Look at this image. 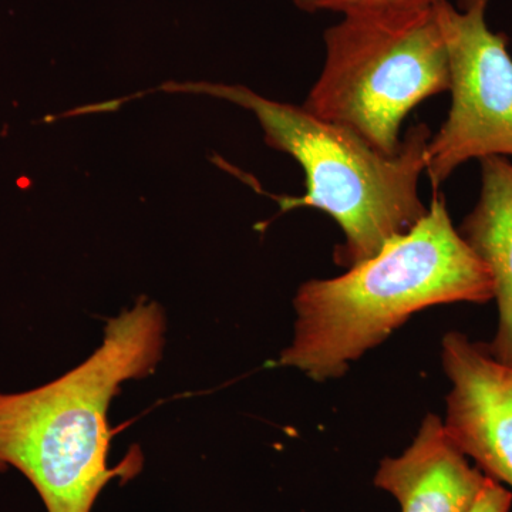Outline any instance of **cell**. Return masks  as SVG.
I'll list each match as a JSON object with an SVG mask.
<instances>
[{
  "label": "cell",
  "instance_id": "obj_9",
  "mask_svg": "<svg viewBox=\"0 0 512 512\" xmlns=\"http://www.w3.org/2000/svg\"><path fill=\"white\" fill-rule=\"evenodd\" d=\"M441 0H293L306 13L333 12L340 15L366 12H414L433 9Z\"/></svg>",
  "mask_w": 512,
  "mask_h": 512
},
{
  "label": "cell",
  "instance_id": "obj_4",
  "mask_svg": "<svg viewBox=\"0 0 512 512\" xmlns=\"http://www.w3.org/2000/svg\"><path fill=\"white\" fill-rule=\"evenodd\" d=\"M323 42L325 63L302 106L387 156L402 146L410 111L450 90L434 8L343 15L325 30Z\"/></svg>",
  "mask_w": 512,
  "mask_h": 512
},
{
  "label": "cell",
  "instance_id": "obj_10",
  "mask_svg": "<svg viewBox=\"0 0 512 512\" xmlns=\"http://www.w3.org/2000/svg\"><path fill=\"white\" fill-rule=\"evenodd\" d=\"M512 494L507 487L487 478L483 490L467 512H510Z\"/></svg>",
  "mask_w": 512,
  "mask_h": 512
},
{
  "label": "cell",
  "instance_id": "obj_7",
  "mask_svg": "<svg viewBox=\"0 0 512 512\" xmlns=\"http://www.w3.org/2000/svg\"><path fill=\"white\" fill-rule=\"evenodd\" d=\"M487 478L454 446L443 420L430 413L402 456L380 463L375 485L392 494L402 512H467Z\"/></svg>",
  "mask_w": 512,
  "mask_h": 512
},
{
  "label": "cell",
  "instance_id": "obj_3",
  "mask_svg": "<svg viewBox=\"0 0 512 512\" xmlns=\"http://www.w3.org/2000/svg\"><path fill=\"white\" fill-rule=\"evenodd\" d=\"M160 90L202 94L251 111L265 143L289 154L305 173L302 197H274L279 215L315 208L338 222L345 241L335 248L333 261L342 268L373 258L429 211L419 192L433 134L427 124L410 128L399 151L387 156L349 128L320 119L303 106L266 99L241 84L170 82Z\"/></svg>",
  "mask_w": 512,
  "mask_h": 512
},
{
  "label": "cell",
  "instance_id": "obj_5",
  "mask_svg": "<svg viewBox=\"0 0 512 512\" xmlns=\"http://www.w3.org/2000/svg\"><path fill=\"white\" fill-rule=\"evenodd\" d=\"M490 0L434 6L450 67L451 106L431 134L426 174L439 192L458 167L487 157L512 158V56L507 35L487 25Z\"/></svg>",
  "mask_w": 512,
  "mask_h": 512
},
{
  "label": "cell",
  "instance_id": "obj_6",
  "mask_svg": "<svg viewBox=\"0 0 512 512\" xmlns=\"http://www.w3.org/2000/svg\"><path fill=\"white\" fill-rule=\"evenodd\" d=\"M441 360L450 393L444 430L474 466L512 490V365L464 333H446Z\"/></svg>",
  "mask_w": 512,
  "mask_h": 512
},
{
  "label": "cell",
  "instance_id": "obj_1",
  "mask_svg": "<svg viewBox=\"0 0 512 512\" xmlns=\"http://www.w3.org/2000/svg\"><path fill=\"white\" fill-rule=\"evenodd\" d=\"M165 329L163 308L141 298L107 322L103 343L82 365L35 389L0 392V473L28 478L47 512H92L111 480L137 476L138 450L107 464V412L121 384L157 369Z\"/></svg>",
  "mask_w": 512,
  "mask_h": 512
},
{
  "label": "cell",
  "instance_id": "obj_2",
  "mask_svg": "<svg viewBox=\"0 0 512 512\" xmlns=\"http://www.w3.org/2000/svg\"><path fill=\"white\" fill-rule=\"evenodd\" d=\"M493 299L490 269L468 247L446 198L436 192L427 214L379 254L336 278L299 286L293 339L278 365L301 370L315 382L339 379L414 313Z\"/></svg>",
  "mask_w": 512,
  "mask_h": 512
},
{
  "label": "cell",
  "instance_id": "obj_8",
  "mask_svg": "<svg viewBox=\"0 0 512 512\" xmlns=\"http://www.w3.org/2000/svg\"><path fill=\"white\" fill-rule=\"evenodd\" d=\"M480 165V197L458 232L494 279L498 328L485 346L498 360L512 365V160L487 157Z\"/></svg>",
  "mask_w": 512,
  "mask_h": 512
}]
</instances>
